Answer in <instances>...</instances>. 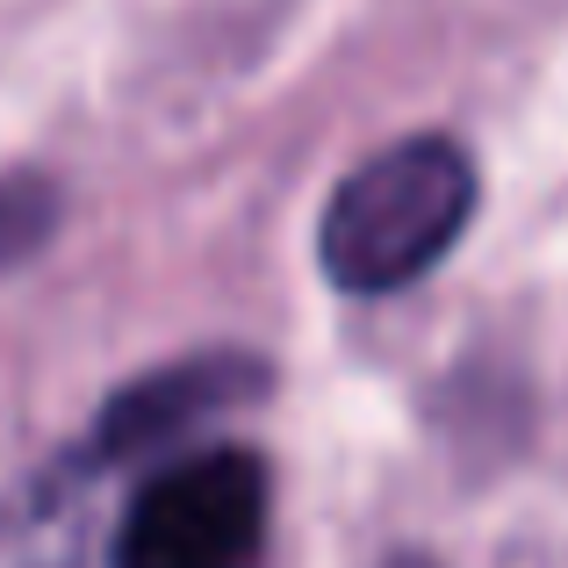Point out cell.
Listing matches in <instances>:
<instances>
[{
  "label": "cell",
  "mask_w": 568,
  "mask_h": 568,
  "mask_svg": "<svg viewBox=\"0 0 568 568\" xmlns=\"http://www.w3.org/2000/svg\"><path fill=\"white\" fill-rule=\"evenodd\" d=\"M266 388V361L252 353H187V361H166L152 375L123 382L109 403H101L94 432H87V468H115V460H138L152 446H173L187 432H202L209 417L237 410Z\"/></svg>",
  "instance_id": "cell-3"
},
{
  "label": "cell",
  "mask_w": 568,
  "mask_h": 568,
  "mask_svg": "<svg viewBox=\"0 0 568 568\" xmlns=\"http://www.w3.org/2000/svg\"><path fill=\"white\" fill-rule=\"evenodd\" d=\"M266 460L202 446L144 475L109 540V568H252L266 547Z\"/></svg>",
  "instance_id": "cell-2"
},
{
  "label": "cell",
  "mask_w": 568,
  "mask_h": 568,
  "mask_svg": "<svg viewBox=\"0 0 568 568\" xmlns=\"http://www.w3.org/2000/svg\"><path fill=\"white\" fill-rule=\"evenodd\" d=\"M58 231V187L43 173H0V274Z\"/></svg>",
  "instance_id": "cell-4"
},
{
  "label": "cell",
  "mask_w": 568,
  "mask_h": 568,
  "mask_svg": "<svg viewBox=\"0 0 568 568\" xmlns=\"http://www.w3.org/2000/svg\"><path fill=\"white\" fill-rule=\"evenodd\" d=\"M475 159L454 138H396L332 187L317 260L346 295H396L460 245L475 216Z\"/></svg>",
  "instance_id": "cell-1"
},
{
  "label": "cell",
  "mask_w": 568,
  "mask_h": 568,
  "mask_svg": "<svg viewBox=\"0 0 568 568\" xmlns=\"http://www.w3.org/2000/svg\"><path fill=\"white\" fill-rule=\"evenodd\" d=\"M388 568H432V561H425V555H396Z\"/></svg>",
  "instance_id": "cell-5"
}]
</instances>
